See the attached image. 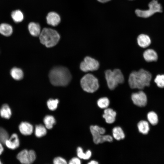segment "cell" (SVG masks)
<instances>
[{
  "instance_id": "1",
  "label": "cell",
  "mask_w": 164,
  "mask_h": 164,
  "mask_svg": "<svg viewBox=\"0 0 164 164\" xmlns=\"http://www.w3.org/2000/svg\"><path fill=\"white\" fill-rule=\"evenodd\" d=\"M152 78L151 73L141 68L137 70H133L130 73L128 82L131 89L142 90L150 86Z\"/></svg>"
},
{
  "instance_id": "2",
  "label": "cell",
  "mask_w": 164,
  "mask_h": 164,
  "mask_svg": "<svg viewBox=\"0 0 164 164\" xmlns=\"http://www.w3.org/2000/svg\"><path fill=\"white\" fill-rule=\"evenodd\" d=\"M49 76L50 82L55 86H66L71 79V75L68 69L61 66L53 67L50 70Z\"/></svg>"
},
{
  "instance_id": "3",
  "label": "cell",
  "mask_w": 164,
  "mask_h": 164,
  "mask_svg": "<svg viewBox=\"0 0 164 164\" xmlns=\"http://www.w3.org/2000/svg\"><path fill=\"white\" fill-rule=\"evenodd\" d=\"M104 77L108 88L111 90L114 89L119 84H123L125 81L124 75L119 69L113 70L107 69L104 72Z\"/></svg>"
},
{
  "instance_id": "4",
  "label": "cell",
  "mask_w": 164,
  "mask_h": 164,
  "mask_svg": "<svg viewBox=\"0 0 164 164\" xmlns=\"http://www.w3.org/2000/svg\"><path fill=\"white\" fill-rule=\"evenodd\" d=\"M60 38V36L56 31L46 28L42 29L39 36L40 43L48 48L55 46Z\"/></svg>"
},
{
  "instance_id": "5",
  "label": "cell",
  "mask_w": 164,
  "mask_h": 164,
  "mask_svg": "<svg viewBox=\"0 0 164 164\" xmlns=\"http://www.w3.org/2000/svg\"><path fill=\"white\" fill-rule=\"evenodd\" d=\"M80 84L82 89L85 92L92 94L99 87V80L94 74L88 73L81 79Z\"/></svg>"
},
{
  "instance_id": "6",
  "label": "cell",
  "mask_w": 164,
  "mask_h": 164,
  "mask_svg": "<svg viewBox=\"0 0 164 164\" xmlns=\"http://www.w3.org/2000/svg\"><path fill=\"white\" fill-rule=\"evenodd\" d=\"M90 130L93 136V141L95 144L102 143L105 142H112L113 137L110 135H104L105 129L97 125H92L90 127Z\"/></svg>"
},
{
  "instance_id": "7",
  "label": "cell",
  "mask_w": 164,
  "mask_h": 164,
  "mask_svg": "<svg viewBox=\"0 0 164 164\" xmlns=\"http://www.w3.org/2000/svg\"><path fill=\"white\" fill-rule=\"evenodd\" d=\"M149 9L146 10H142L137 9L135 12L136 15L139 17L147 18L149 17L156 12H162L161 5L157 1L153 0L149 4Z\"/></svg>"
},
{
  "instance_id": "8",
  "label": "cell",
  "mask_w": 164,
  "mask_h": 164,
  "mask_svg": "<svg viewBox=\"0 0 164 164\" xmlns=\"http://www.w3.org/2000/svg\"><path fill=\"white\" fill-rule=\"evenodd\" d=\"M99 67L98 61L90 56H85L80 64V70L84 72L95 71L98 70Z\"/></svg>"
},
{
  "instance_id": "9",
  "label": "cell",
  "mask_w": 164,
  "mask_h": 164,
  "mask_svg": "<svg viewBox=\"0 0 164 164\" xmlns=\"http://www.w3.org/2000/svg\"><path fill=\"white\" fill-rule=\"evenodd\" d=\"M17 158L22 163L30 164L35 160L36 154L33 150L23 149L18 153Z\"/></svg>"
},
{
  "instance_id": "10",
  "label": "cell",
  "mask_w": 164,
  "mask_h": 164,
  "mask_svg": "<svg viewBox=\"0 0 164 164\" xmlns=\"http://www.w3.org/2000/svg\"><path fill=\"white\" fill-rule=\"evenodd\" d=\"M131 97L133 104L138 107H144L147 104V96L142 90L132 92L131 94Z\"/></svg>"
},
{
  "instance_id": "11",
  "label": "cell",
  "mask_w": 164,
  "mask_h": 164,
  "mask_svg": "<svg viewBox=\"0 0 164 164\" xmlns=\"http://www.w3.org/2000/svg\"><path fill=\"white\" fill-rule=\"evenodd\" d=\"M116 114L115 111L112 108H108L104 110L102 117L107 123L111 124L115 121Z\"/></svg>"
},
{
  "instance_id": "12",
  "label": "cell",
  "mask_w": 164,
  "mask_h": 164,
  "mask_svg": "<svg viewBox=\"0 0 164 164\" xmlns=\"http://www.w3.org/2000/svg\"><path fill=\"white\" fill-rule=\"evenodd\" d=\"M144 60L147 62L156 61L158 59L157 53L154 50L149 49L145 50L143 53Z\"/></svg>"
},
{
  "instance_id": "13",
  "label": "cell",
  "mask_w": 164,
  "mask_h": 164,
  "mask_svg": "<svg viewBox=\"0 0 164 164\" xmlns=\"http://www.w3.org/2000/svg\"><path fill=\"white\" fill-rule=\"evenodd\" d=\"M5 144L8 148L11 149H14L18 148L19 145L18 135L15 133L12 134L5 141Z\"/></svg>"
},
{
  "instance_id": "14",
  "label": "cell",
  "mask_w": 164,
  "mask_h": 164,
  "mask_svg": "<svg viewBox=\"0 0 164 164\" xmlns=\"http://www.w3.org/2000/svg\"><path fill=\"white\" fill-rule=\"evenodd\" d=\"M137 43L138 46L142 48H146L149 46L151 43L150 37L145 34H141L137 38Z\"/></svg>"
},
{
  "instance_id": "15",
  "label": "cell",
  "mask_w": 164,
  "mask_h": 164,
  "mask_svg": "<svg viewBox=\"0 0 164 164\" xmlns=\"http://www.w3.org/2000/svg\"><path fill=\"white\" fill-rule=\"evenodd\" d=\"M46 18L48 24L53 26L58 25L61 21L59 15L54 12H50L49 13Z\"/></svg>"
},
{
  "instance_id": "16",
  "label": "cell",
  "mask_w": 164,
  "mask_h": 164,
  "mask_svg": "<svg viewBox=\"0 0 164 164\" xmlns=\"http://www.w3.org/2000/svg\"><path fill=\"white\" fill-rule=\"evenodd\" d=\"M19 128L20 132L24 135H30L33 132V126L27 122H22L19 125Z\"/></svg>"
},
{
  "instance_id": "17",
  "label": "cell",
  "mask_w": 164,
  "mask_h": 164,
  "mask_svg": "<svg viewBox=\"0 0 164 164\" xmlns=\"http://www.w3.org/2000/svg\"><path fill=\"white\" fill-rule=\"evenodd\" d=\"M28 29L31 35L36 37L39 36L41 31L40 27L39 24L31 22L28 25Z\"/></svg>"
},
{
  "instance_id": "18",
  "label": "cell",
  "mask_w": 164,
  "mask_h": 164,
  "mask_svg": "<svg viewBox=\"0 0 164 164\" xmlns=\"http://www.w3.org/2000/svg\"><path fill=\"white\" fill-rule=\"evenodd\" d=\"M137 128L139 132L143 135L148 134L150 130V127L148 122L141 120L137 124Z\"/></svg>"
},
{
  "instance_id": "19",
  "label": "cell",
  "mask_w": 164,
  "mask_h": 164,
  "mask_svg": "<svg viewBox=\"0 0 164 164\" xmlns=\"http://www.w3.org/2000/svg\"><path fill=\"white\" fill-rule=\"evenodd\" d=\"M13 32V28L10 25L6 23H3L0 25V33L2 35L9 36Z\"/></svg>"
},
{
  "instance_id": "20",
  "label": "cell",
  "mask_w": 164,
  "mask_h": 164,
  "mask_svg": "<svg viewBox=\"0 0 164 164\" xmlns=\"http://www.w3.org/2000/svg\"><path fill=\"white\" fill-rule=\"evenodd\" d=\"M112 134L113 137L118 141L124 139L125 137L123 131L119 126H116L113 128Z\"/></svg>"
},
{
  "instance_id": "21",
  "label": "cell",
  "mask_w": 164,
  "mask_h": 164,
  "mask_svg": "<svg viewBox=\"0 0 164 164\" xmlns=\"http://www.w3.org/2000/svg\"><path fill=\"white\" fill-rule=\"evenodd\" d=\"M10 75L12 78L16 80H21L23 77V73L20 68L14 67L10 70Z\"/></svg>"
},
{
  "instance_id": "22",
  "label": "cell",
  "mask_w": 164,
  "mask_h": 164,
  "mask_svg": "<svg viewBox=\"0 0 164 164\" xmlns=\"http://www.w3.org/2000/svg\"><path fill=\"white\" fill-rule=\"evenodd\" d=\"M0 115L1 117L6 119H9L12 115L10 108L7 104H3L0 109Z\"/></svg>"
},
{
  "instance_id": "23",
  "label": "cell",
  "mask_w": 164,
  "mask_h": 164,
  "mask_svg": "<svg viewBox=\"0 0 164 164\" xmlns=\"http://www.w3.org/2000/svg\"><path fill=\"white\" fill-rule=\"evenodd\" d=\"M147 118L149 122L152 125H157L159 122V118L157 114L154 111L149 112L147 115Z\"/></svg>"
},
{
  "instance_id": "24",
  "label": "cell",
  "mask_w": 164,
  "mask_h": 164,
  "mask_svg": "<svg viewBox=\"0 0 164 164\" xmlns=\"http://www.w3.org/2000/svg\"><path fill=\"white\" fill-rule=\"evenodd\" d=\"M77 155L80 159L87 160L91 156L92 153L91 150H88L85 153H84L82 149L80 147H77Z\"/></svg>"
},
{
  "instance_id": "25",
  "label": "cell",
  "mask_w": 164,
  "mask_h": 164,
  "mask_svg": "<svg viewBox=\"0 0 164 164\" xmlns=\"http://www.w3.org/2000/svg\"><path fill=\"white\" fill-rule=\"evenodd\" d=\"M43 122L46 128L50 129L53 128V125L56 123V120L53 116L47 115L44 118Z\"/></svg>"
},
{
  "instance_id": "26",
  "label": "cell",
  "mask_w": 164,
  "mask_h": 164,
  "mask_svg": "<svg viewBox=\"0 0 164 164\" xmlns=\"http://www.w3.org/2000/svg\"><path fill=\"white\" fill-rule=\"evenodd\" d=\"M46 128L42 124L37 125L35 126V134L36 137L40 138L45 135L47 133Z\"/></svg>"
},
{
  "instance_id": "27",
  "label": "cell",
  "mask_w": 164,
  "mask_h": 164,
  "mask_svg": "<svg viewBox=\"0 0 164 164\" xmlns=\"http://www.w3.org/2000/svg\"><path fill=\"white\" fill-rule=\"evenodd\" d=\"M11 16L13 21L16 23L22 22L24 19L23 14L19 10L13 11L11 13Z\"/></svg>"
},
{
  "instance_id": "28",
  "label": "cell",
  "mask_w": 164,
  "mask_h": 164,
  "mask_svg": "<svg viewBox=\"0 0 164 164\" xmlns=\"http://www.w3.org/2000/svg\"><path fill=\"white\" fill-rule=\"evenodd\" d=\"M110 100L106 97H103L99 98L97 101L98 106L101 109H106L110 104Z\"/></svg>"
},
{
  "instance_id": "29",
  "label": "cell",
  "mask_w": 164,
  "mask_h": 164,
  "mask_svg": "<svg viewBox=\"0 0 164 164\" xmlns=\"http://www.w3.org/2000/svg\"><path fill=\"white\" fill-rule=\"evenodd\" d=\"M59 101L58 99H49L47 102V105L48 108L50 110L54 111L57 108Z\"/></svg>"
},
{
  "instance_id": "30",
  "label": "cell",
  "mask_w": 164,
  "mask_h": 164,
  "mask_svg": "<svg viewBox=\"0 0 164 164\" xmlns=\"http://www.w3.org/2000/svg\"><path fill=\"white\" fill-rule=\"evenodd\" d=\"M154 82L159 87L164 88V74L157 75L154 79Z\"/></svg>"
},
{
  "instance_id": "31",
  "label": "cell",
  "mask_w": 164,
  "mask_h": 164,
  "mask_svg": "<svg viewBox=\"0 0 164 164\" xmlns=\"http://www.w3.org/2000/svg\"><path fill=\"white\" fill-rule=\"evenodd\" d=\"M9 138L7 132L3 128L0 127V142L5 143V141Z\"/></svg>"
},
{
  "instance_id": "32",
  "label": "cell",
  "mask_w": 164,
  "mask_h": 164,
  "mask_svg": "<svg viewBox=\"0 0 164 164\" xmlns=\"http://www.w3.org/2000/svg\"><path fill=\"white\" fill-rule=\"evenodd\" d=\"M54 164H66L67 163L66 160L61 157H57L55 158L53 160Z\"/></svg>"
},
{
  "instance_id": "33",
  "label": "cell",
  "mask_w": 164,
  "mask_h": 164,
  "mask_svg": "<svg viewBox=\"0 0 164 164\" xmlns=\"http://www.w3.org/2000/svg\"><path fill=\"white\" fill-rule=\"evenodd\" d=\"M81 161L79 158L77 157H73L69 161V164H80Z\"/></svg>"
},
{
  "instance_id": "34",
  "label": "cell",
  "mask_w": 164,
  "mask_h": 164,
  "mask_svg": "<svg viewBox=\"0 0 164 164\" xmlns=\"http://www.w3.org/2000/svg\"><path fill=\"white\" fill-rule=\"evenodd\" d=\"M88 164H98V162L97 161L95 160H92L90 161V162L88 163Z\"/></svg>"
},
{
  "instance_id": "35",
  "label": "cell",
  "mask_w": 164,
  "mask_h": 164,
  "mask_svg": "<svg viewBox=\"0 0 164 164\" xmlns=\"http://www.w3.org/2000/svg\"><path fill=\"white\" fill-rule=\"evenodd\" d=\"M4 150V148L2 143L0 142V155L1 154Z\"/></svg>"
},
{
  "instance_id": "36",
  "label": "cell",
  "mask_w": 164,
  "mask_h": 164,
  "mask_svg": "<svg viewBox=\"0 0 164 164\" xmlns=\"http://www.w3.org/2000/svg\"><path fill=\"white\" fill-rule=\"evenodd\" d=\"M98 1L101 3H104L108 2L110 0H97Z\"/></svg>"
},
{
  "instance_id": "37",
  "label": "cell",
  "mask_w": 164,
  "mask_h": 164,
  "mask_svg": "<svg viewBox=\"0 0 164 164\" xmlns=\"http://www.w3.org/2000/svg\"><path fill=\"white\" fill-rule=\"evenodd\" d=\"M2 164V163L1 162V161L0 160V164Z\"/></svg>"
},
{
  "instance_id": "38",
  "label": "cell",
  "mask_w": 164,
  "mask_h": 164,
  "mask_svg": "<svg viewBox=\"0 0 164 164\" xmlns=\"http://www.w3.org/2000/svg\"><path fill=\"white\" fill-rule=\"evenodd\" d=\"M155 0V1H157V0Z\"/></svg>"
},
{
  "instance_id": "39",
  "label": "cell",
  "mask_w": 164,
  "mask_h": 164,
  "mask_svg": "<svg viewBox=\"0 0 164 164\" xmlns=\"http://www.w3.org/2000/svg\"></svg>"
}]
</instances>
